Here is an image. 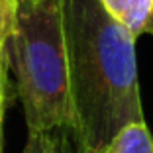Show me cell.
<instances>
[{"mask_svg": "<svg viewBox=\"0 0 153 153\" xmlns=\"http://www.w3.org/2000/svg\"><path fill=\"white\" fill-rule=\"evenodd\" d=\"M18 0H0V57L8 55V41L16 26Z\"/></svg>", "mask_w": 153, "mask_h": 153, "instance_id": "8992f818", "label": "cell"}, {"mask_svg": "<svg viewBox=\"0 0 153 153\" xmlns=\"http://www.w3.org/2000/svg\"><path fill=\"white\" fill-rule=\"evenodd\" d=\"M104 153H153V135L145 120L124 126L102 149Z\"/></svg>", "mask_w": 153, "mask_h": 153, "instance_id": "277c9868", "label": "cell"}, {"mask_svg": "<svg viewBox=\"0 0 153 153\" xmlns=\"http://www.w3.org/2000/svg\"><path fill=\"white\" fill-rule=\"evenodd\" d=\"M65 37L79 149H104L124 126L143 120L135 37L100 0H65Z\"/></svg>", "mask_w": 153, "mask_h": 153, "instance_id": "6da1fadb", "label": "cell"}, {"mask_svg": "<svg viewBox=\"0 0 153 153\" xmlns=\"http://www.w3.org/2000/svg\"><path fill=\"white\" fill-rule=\"evenodd\" d=\"M71 135L67 131H36L27 134L22 153H76L73 151Z\"/></svg>", "mask_w": 153, "mask_h": 153, "instance_id": "5b68a950", "label": "cell"}, {"mask_svg": "<svg viewBox=\"0 0 153 153\" xmlns=\"http://www.w3.org/2000/svg\"><path fill=\"white\" fill-rule=\"evenodd\" d=\"M27 131H67L75 114L65 37V0H18L8 41Z\"/></svg>", "mask_w": 153, "mask_h": 153, "instance_id": "7a4b0ae2", "label": "cell"}, {"mask_svg": "<svg viewBox=\"0 0 153 153\" xmlns=\"http://www.w3.org/2000/svg\"><path fill=\"white\" fill-rule=\"evenodd\" d=\"M100 4L135 39L145 33L153 36V0H100Z\"/></svg>", "mask_w": 153, "mask_h": 153, "instance_id": "3957f363", "label": "cell"}, {"mask_svg": "<svg viewBox=\"0 0 153 153\" xmlns=\"http://www.w3.org/2000/svg\"><path fill=\"white\" fill-rule=\"evenodd\" d=\"M8 55L0 57V153H4V114L8 102Z\"/></svg>", "mask_w": 153, "mask_h": 153, "instance_id": "52a82bcc", "label": "cell"}, {"mask_svg": "<svg viewBox=\"0 0 153 153\" xmlns=\"http://www.w3.org/2000/svg\"><path fill=\"white\" fill-rule=\"evenodd\" d=\"M76 153H104L102 149H79Z\"/></svg>", "mask_w": 153, "mask_h": 153, "instance_id": "ba28073f", "label": "cell"}]
</instances>
